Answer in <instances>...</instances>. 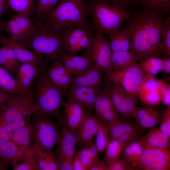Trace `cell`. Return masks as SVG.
I'll return each instance as SVG.
<instances>
[{
	"label": "cell",
	"instance_id": "cell-1",
	"mask_svg": "<svg viewBox=\"0 0 170 170\" xmlns=\"http://www.w3.org/2000/svg\"><path fill=\"white\" fill-rule=\"evenodd\" d=\"M166 17L146 8L133 12L126 27L131 36L129 51L144 56L161 57L159 46Z\"/></svg>",
	"mask_w": 170,
	"mask_h": 170
},
{
	"label": "cell",
	"instance_id": "cell-2",
	"mask_svg": "<svg viewBox=\"0 0 170 170\" xmlns=\"http://www.w3.org/2000/svg\"><path fill=\"white\" fill-rule=\"evenodd\" d=\"M88 1L63 0L47 12L36 17L44 24L58 30L76 26L92 31L91 23L88 18Z\"/></svg>",
	"mask_w": 170,
	"mask_h": 170
},
{
	"label": "cell",
	"instance_id": "cell-3",
	"mask_svg": "<svg viewBox=\"0 0 170 170\" xmlns=\"http://www.w3.org/2000/svg\"><path fill=\"white\" fill-rule=\"evenodd\" d=\"M35 30L31 37L22 42L39 59L51 62L59 59L64 52V30H58L46 24L39 18L32 17Z\"/></svg>",
	"mask_w": 170,
	"mask_h": 170
},
{
	"label": "cell",
	"instance_id": "cell-4",
	"mask_svg": "<svg viewBox=\"0 0 170 170\" xmlns=\"http://www.w3.org/2000/svg\"><path fill=\"white\" fill-rule=\"evenodd\" d=\"M89 16L93 31L108 36L120 30L133 12L127 8L111 4L102 0H89Z\"/></svg>",
	"mask_w": 170,
	"mask_h": 170
},
{
	"label": "cell",
	"instance_id": "cell-5",
	"mask_svg": "<svg viewBox=\"0 0 170 170\" xmlns=\"http://www.w3.org/2000/svg\"><path fill=\"white\" fill-rule=\"evenodd\" d=\"M32 89L12 95L0 112V119L14 131L29 124L33 115Z\"/></svg>",
	"mask_w": 170,
	"mask_h": 170
},
{
	"label": "cell",
	"instance_id": "cell-6",
	"mask_svg": "<svg viewBox=\"0 0 170 170\" xmlns=\"http://www.w3.org/2000/svg\"><path fill=\"white\" fill-rule=\"evenodd\" d=\"M46 71L40 74L34 93L33 115L57 117L62 107L65 93L50 81Z\"/></svg>",
	"mask_w": 170,
	"mask_h": 170
},
{
	"label": "cell",
	"instance_id": "cell-7",
	"mask_svg": "<svg viewBox=\"0 0 170 170\" xmlns=\"http://www.w3.org/2000/svg\"><path fill=\"white\" fill-rule=\"evenodd\" d=\"M33 144L51 151L59 144L60 131L56 122L49 116L33 115L30 123Z\"/></svg>",
	"mask_w": 170,
	"mask_h": 170
},
{
	"label": "cell",
	"instance_id": "cell-8",
	"mask_svg": "<svg viewBox=\"0 0 170 170\" xmlns=\"http://www.w3.org/2000/svg\"><path fill=\"white\" fill-rule=\"evenodd\" d=\"M143 77L139 64L136 62L125 68L112 71L110 73L105 74V79L120 86L138 99Z\"/></svg>",
	"mask_w": 170,
	"mask_h": 170
},
{
	"label": "cell",
	"instance_id": "cell-9",
	"mask_svg": "<svg viewBox=\"0 0 170 170\" xmlns=\"http://www.w3.org/2000/svg\"><path fill=\"white\" fill-rule=\"evenodd\" d=\"M142 146V154L138 161L132 166L134 170H170L169 149Z\"/></svg>",
	"mask_w": 170,
	"mask_h": 170
},
{
	"label": "cell",
	"instance_id": "cell-10",
	"mask_svg": "<svg viewBox=\"0 0 170 170\" xmlns=\"http://www.w3.org/2000/svg\"><path fill=\"white\" fill-rule=\"evenodd\" d=\"M1 27L10 38L22 42L27 40L35 30L32 18L19 13L10 15L9 20L3 22Z\"/></svg>",
	"mask_w": 170,
	"mask_h": 170
},
{
	"label": "cell",
	"instance_id": "cell-11",
	"mask_svg": "<svg viewBox=\"0 0 170 170\" xmlns=\"http://www.w3.org/2000/svg\"><path fill=\"white\" fill-rule=\"evenodd\" d=\"M102 85L109 92L113 103L123 118L133 117L137 107V99L128 94L120 86L105 79Z\"/></svg>",
	"mask_w": 170,
	"mask_h": 170
},
{
	"label": "cell",
	"instance_id": "cell-12",
	"mask_svg": "<svg viewBox=\"0 0 170 170\" xmlns=\"http://www.w3.org/2000/svg\"><path fill=\"white\" fill-rule=\"evenodd\" d=\"M110 138L117 140L123 148L143 136L145 129L129 118L122 117L107 125Z\"/></svg>",
	"mask_w": 170,
	"mask_h": 170
},
{
	"label": "cell",
	"instance_id": "cell-13",
	"mask_svg": "<svg viewBox=\"0 0 170 170\" xmlns=\"http://www.w3.org/2000/svg\"><path fill=\"white\" fill-rule=\"evenodd\" d=\"M91 48L93 64L105 74L111 73L112 52L107 37L101 34L95 33L92 35Z\"/></svg>",
	"mask_w": 170,
	"mask_h": 170
},
{
	"label": "cell",
	"instance_id": "cell-14",
	"mask_svg": "<svg viewBox=\"0 0 170 170\" xmlns=\"http://www.w3.org/2000/svg\"><path fill=\"white\" fill-rule=\"evenodd\" d=\"M94 109L95 116L107 125L122 118L115 106L109 92L102 85Z\"/></svg>",
	"mask_w": 170,
	"mask_h": 170
},
{
	"label": "cell",
	"instance_id": "cell-15",
	"mask_svg": "<svg viewBox=\"0 0 170 170\" xmlns=\"http://www.w3.org/2000/svg\"><path fill=\"white\" fill-rule=\"evenodd\" d=\"M0 29V45L10 48L14 52L20 63L30 62L42 66H47V61L39 59L28 49L22 42L13 40L6 36Z\"/></svg>",
	"mask_w": 170,
	"mask_h": 170
},
{
	"label": "cell",
	"instance_id": "cell-16",
	"mask_svg": "<svg viewBox=\"0 0 170 170\" xmlns=\"http://www.w3.org/2000/svg\"><path fill=\"white\" fill-rule=\"evenodd\" d=\"M59 60L73 76L79 74L93 65L91 43L85 49L82 56L63 52L60 55Z\"/></svg>",
	"mask_w": 170,
	"mask_h": 170
},
{
	"label": "cell",
	"instance_id": "cell-17",
	"mask_svg": "<svg viewBox=\"0 0 170 170\" xmlns=\"http://www.w3.org/2000/svg\"><path fill=\"white\" fill-rule=\"evenodd\" d=\"M101 86L71 87L66 94L90 112L94 109Z\"/></svg>",
	"mask_w": 170,
	"mask_h": 170
},
{
	"label": "cell",
	"instance_id": "cell-18",
	"mask_svg": "<svg viewBox=\"0 0 170 170\" xmlns=\"http://www.w3.org/2000/svg\"><path fill=\"white\" fill-rule=\"evenodd\" d=\"M46 74L50 81L66 94L71 87L73 76L59 59L52 62Z\"/></svg>",
	"mask_w": 170,
	"mask_h": 170
},
{
	"label": "cell",
	"instance_id": "cell-19",
	"mask_svg": "<svg viewBox=\"0 0 170 170\" xmlns=\"http://www.w3.org/2000/svg\"><path fill=\"white\" fill-rule=\"evenodd\" d=\"M100 121L93 116L89 111L86 110L84 118L75 132L78 142L83 148L86 147L92 141L93 137L98 130Z\"/></svg>",
	"mask_w": 170,
	"mask_h": 170
},
{
	"label": "cell",
	"instance_id": "cell-20",
	"mask_svg": "<svg viewBox=\"0 0 170 170\" xmlns=\"http://www.w3.org/2000/svg\"><path fill=\"white\" fill-rule=\"evenodd\" d=\"M62 107L63 108L64 122L75 132L82 123L87 110L70 97H68L66 101H63Z\"/></svg>",
	"mask_w": 170,
	"mask_h": 170
},
{
	"label": "cell",
	"instance_id": "cell-21",
	"mask_svg": "<svg viewBox=\"0 0 170 170\" xmlns=\"http://www.w3.org/2000/svg\"><path fill=\"white\" fill-rule=\"evenodd\" d=\"M47 66H42L30 62L22 63L16 71V78L20 86L25 90L32 89L37 76L46 71Z\"/></svg>",
	"mask_w": 170,
	"mask_h": 170
},
{
	"label": "cell",
	"instance_id": "cell-22",
	"mask_svg": "<svg viewBox=\"0 0 170 170\" xmlns=\"http://www.w3.org/2000/svg\"><path fill=\"white\" fill-rule=\"evenodd\" d=\"M162 114L153 106L145 105L137 107L133 117L135 123L140 127L146 129L155 127L160 123Z\"/></svg>",
	"mask_w": 170,
	"mask_h": 170
},
{
	"label": "cell",
	"instance_id": "cell-23",
	"mask_svg": "<svg viewBox=\"0 0 170 170\" xmlns=\"http://www.w3.org/2000/svg\"><path fill=\"white\" fill-rule=\"evenodd\" d=\"M103 73L100 69L93 64L82 73L74 76L71 87H101Z\"/></svg>",
	"mask_w": 170,
	"mask_h": 170
},
{
	"label": "cell",
	"instance_id": "cell-24",
	"mask_svg": "<svg viewBox=\"0 0 170 170\" xmlns=\"http://www.w3.org/2000/svg\"><path fill=\"white\" fill-rule=\"evenodd\" d=\"M60 133L59 155L73 159L78 142L77 135L75 132L64 122L62 125Z\"/></svg>",
	"mask_w": 170,
	"mask_h": 170
},
{
	"label": "cell",
	"instance_id": "cell-25",
	"mask_svg": "<svg viewBox=\"0 0 170 170\" xmlns=\"http://www.w3.org/2000/svg\"><path fill=\"white\" fill-rule=\"evenodd\" d=\"M139 140L143 145L169 149V137L160 128H153Z\"/></svg>",
	"mask_w": 170,
	"mask_h": 170
},
{
	"label": "cell",
	"instance_id": "cell-26",
	"mask_svg": "<svg viewBox=\"0 0 170 170\" xmlns=\"http://www.w3.org/2000/svg\"><path fill=\"white\" fill-rule=\"evenodd\" d=\"M144 57L129 50L112 52L110 63L112 71L127 68Z\"/></svg>",
	"mask_w": 170,
	"mask_h": 170
},
{
	"label": "cell",
	"instance_id": "cell-27",
	"mask_svg": "<svg viewBox=\"0 0 170 170\" xmlns=\"http://www.w3.org/2000/svg\"><path fill=\"white\" fill-rule=\"evenodd\" d=\"M89 32L92 31L78 27H71L65 29L63 37L64 53L69 54L80 40Z\"/></svg>",
	"mask_w": 170,
	"mask_h": 170
},
{
	"label": "cell",
	"instance_id": "cell-28",
	"mask_svg": "<svg viewBox=\"0 0 170 170\" xmlns=\"http://www.w3.org/2000/svg\"><path fill=\"white\" fill-rule=\"evenodd\" d=\"M32 149L40 170H58L56 159L52 151L33 144Z\"/></svg>",
	"mask_w": 170,
	"mask_h": 170
},
{
	"label": "cell",
	"instance_id": "cell-29",
	"mask_svg": "<svg viewBox=\"0 0 170 170\" xmlns=\"http://www.w3.org/2000/svg\"><path fill=\"white\" fill-rule=\"evenodd\" d=\"M109 43L112 52L129 51L131 45V36L126 27L109 36Z\"/></svg>",
	"mask_w": 170,
	"mask_h": 170
},
{
	"label": "cell",
	"instance_id": "cell-30",
	"mask_svg": "<svg viewBox=\"0 0 170 170\" xmlns=\"http://www.w3.org/2000/svg\"><path fill=\"white\" fill-rule=\"evenodd\" d=\"M23 154L31 150L33 144L31 138L30 124L14 131L10 139Z\"/></svg>",
	"mask_w": 170,
	"mask_h": 170
},
{
	"label": "cell",
	"instance_id": "cell-31",
	"mask_svg": "<svg viewBox=\"0 0 170 170\" xmlns=\"http://www.w3.org/2000/svg\"><path fill=\"white\" fill-rule=\"evenodd\" d=\"M23 154L11 140L0 142V159L8 165H11Z\"/></svg>",
	"mask_w": 170,
	"mask_h": 170
},
{
	"label": "cell",
	"instance_id": "cell-32",
	"mask_svg": "<svg viewBox=\"0 0 170 170\" xmlns=\"http://www.w3.org/2000/svg\"><path fill=\"white\" fill-rule=\"evenodd\" d=\"M20 63L14 52L10 48L2 46L0 48V66L11 74L15 73Z\"/></svg>",
	"mask_w": 170,
	"mask_h": 170
},
{
	"label": "cell",
	"instance_id": "cell-33",
	"mask_svg": "<svg viewBox=\"0 0 170 170\" xmlns=\"http://www.w3.org/2000/svg\"><path fill=\"white\" fill-rule=\"evenodd\" d=\"M0 87L12 95L26 90L8 71L0 66Z\"/></svg>",
	"mask_w": 170,
	"mask_h": 170
},
{
	"label": "cell",
	"instance_id": "cell-34",
	"mask_svg": "<svg viewBox=\"0 0 170 170\" xmlns=\"http://www.w3.org/2000/svg\"><path fill=\"white\" fill-rule=\"evenodd\" d=\"M139 61V65L143 75L154 76L162 71L163 59L159 57L146 56Z\"/></svg>",
	"mask_w": 170,
	"mask_h": 170
},
{
	"label": "cell",
	"instance_id": "cell-35",
	"mask_svg": "<svg viewBox=\"0 0 170 170\" xmlns=\"http://www.w3.org/2000/svg\"><path fill=\"white\" fill-rule=\"evenodd\" d=\"M11 165L14 170H40L32 148L20 157Z\"/></svg>",
	"mask_w": 170,
	"mask_h": 170
},
{
	"label": "cell",
	"instance_id": "cell-36",
	"mask_svg": "<svg viewBox=\"0 0 170 170\" xmlns=\"http://www.w3.org/2000/svg\"><path fill=\"white\" fill-rule=\"evenodd\" d=\"M10 9L14 12L33 15L35 12L36 0H7Z\"/></svg>",
	"mask_w": 170,
	"mask_h": 170
},
{
	"label": "cell",
	"instance_id": "cell-37",
	"mask_svg": "<svg viewBox=\"0 0 170 170\" xmlns=\"http://www.w3.org/2000/svg\"><path fill=\"white\" fill-rule=\"evenodd\" d=\"M143 151L139 140L133 141L123 148L122 152L124 157L132 166L140 158Z\"/></svg>",
	"mask_w": 170,
	"mask_h": 170
},
{
	"label": "cell",
	"instance_id": "cell-38",
	"mask_svg": "<svg viewBox=\"0 0 170 170\" xmlns=\"http://www.w3.org/2000/svg\"><path fill=\"white\" fill-rule=\"evenodd\" d=\"M141 8L157 11L168 16L170 14V0H140Z\"/></svg>",
	"mask_w": 170,
	"mask_h": 170
},
{
	"label": "cell",
	"instance_id": "cell-39",
	"mask_svg": "<svg viewBox=\"0 0 170 170\" xmlns=\"http://www.w3.org/2000/svg\"><path fill=\"white\" fill-rule=\"evenodd\" d=\"M123 147L117 140L110 137L105 148V164L108 166L116 161Z\"/></svg>",
	"mask_w": 170,
	"mask_h": 170
},
{
	"label": "cell",
	"instance_id": "cell-40",
	"mask_svg": "<svg viewBox=\"0 0 170 170\" xmlns=\"http://www.w3.org/2000/svg\"><path fill=\"white\" fill-rule=\"evenodd\" d=\"M159 48L161 55L166 59L170 58V17H166Z\"/></svg>",
	"mask_w": 170,
	"mask_h": 170
},
{
	"label": "cell",
	"instance_id": "cell-41",
	"mask_svg": "<svg viewBox=\"0 0 170 170\" xmlns=\"http://www.w3.org/2000/svg\"><path fill=\"white\" fill-rule=\"evenodd\" d=\"M95 144L99 153L105 149L110 139L108 125L100 121L99 127L96 134Z\"/></svg>",
	"mask_w": 170,
	"mask_h": 170
},
{
	"label": "cell",
	"instance_id": "cell-42",
	"mask_svg": "<svg viewBox=\"0 0 170 170\" xmlns=\"http://www.w3.org/2000/svg\"><path fill=\"white\" fill-rule=\"evenodd\" d=\"M141 101L145 105L153 106L160 104L161 99L159 92L140 88L138 94Z\"/></svg>",
	"mask_w": 170,
	"mask_h": 170
},
{
	"label": "cell",
	"instance_id": "cell-43",
	"mask_svg": "<svg viewBox=\"0 0 170 170\" xmlns=\"http://www.w3.org/2000/svg\"><path fill=\"white\" fill-rule=\"evenodd\" d=\"M63 0H36L33 16L38 17L54 8Z\"/></svg>",
	"mask_w": 170,
	"mask_h": 170
},
{
	"label": "cell",
	"instance_id": "cell-44",
	"mask_svg": "<svg viewBox=\"0 0 170 170\" xmlns=\"http://www.w3.org/2000/svg\"><path fill=\"white\" fill-rule=\"evenodd\" d=\"M160 83V80L156 79L154 76L148 75H144L140 88L159 92Z\"/></svg>",
	"mask_w": 170,
	"mask_h": 170
},
{
	"label": "cell",
	"instance_id": "cell-45",
	"mask_svg": "<svg viewBox=\"0 0 170 170\" xmlns=\"http://www.w3.org/2000/svg\"><path fill=\"white\" fill-rule=\"evenodd\" d=\"M111 4L134 11L139 4L140 0H102Z\"/></svg>",
	"mask_w": 170,
	"mask_h": 170
},
{
	"label": "cell",
	"instance_id": "cell-46",
	"mask_svg": "<svg viewBox=\"0 0 170 170\" xmlns=\"http://www.w3.org/2000/svg\"><path fill=\"white\" fill-rule=\"evenodd\" d=\"M159 93L161 101L163 105L170 106V85L160 80Z\"/></svg>",
	"mask_w": 170,
	"mask_h": 170
},
{
	"label": "cell",
	"instance_id": "cell-47",
	"mask_svg": "<svg viewBox=\"0 0 170 170\" xmlns=\"http://www.w3.org/2000/svg\"><path fill=\"white\" fill-rule=\"evenodd\" d=\"M92 37L91 32L85 35L68 54L76 55L82 50H85L91 42Z\"/></svg>",
	"mask_w": 170,
	"mask_h": 170
},
{
	"label": "cell",
	"instance_id": "cell-48",
	"mask_svg": "<svg viewBox=\"0 0 170 170\" xmlns=\"http://www.w3.org/2000/svg\"><path fill=\"white\" fill-rule=\"evenodd\" d=\"M77 152L85 170H88L94 161L87 147H84Z\"/></svg>",
	"mask_w": 170,
	"mask_h": 170
},
{
	"label": "cell",
	"instance_id": "cell-49",
	"mask_svg": "<svg viewBox=\"0 0 170 170\" xmlns=\"http://www.w3.org/2000/svg\"><path fill=\"white\" fill-rule=\"evenodd\" d=\"M160 129L163 133L170 136V106L162 114L160 121Z\"/></svg>",
	"mask_w": 170,
	"mask_h": 170
},
{
	"label": "cell",
	"instance_id": "cell-50",
	"mask_svg": "<svg viewBox=\"0 0 170 170\" xmlns=\"http://www.w3.org/2000/svg\"><path fill=\"white\" fill-rule=\"evenodd\" d=\"M108 170H133V167L123 157L107 166Z\"/></svg>",
	"mask_w": 170,
	"mask_h": 170
},
{
	"label": "cell",
	"instance_id": "cell-51",
	"mask_svg": "<svg viewBox=\"0 0 170 170\" xmlns=\"http://www.w3.org/2000/svg\"><path fill=\"white\" fill-rule=\"evenodd\" d=\"M14 131L0 119V142L10 140Z\"/></svg>",
	"mask_w": 170,
	"mask_h": 170
},
{
	"label": "cell",
	"instance_id": "cell-52",
	"mask_svg": "<svg viewBox=\"0 0 170 170\" xmlns=\"http://www.w3.org/2000/svg\"><path fill=\"white\" fill-rule=\"evenodd\" d=\"M72 160L73 159L59 155L56 159L58 170H73Z\"/></svg>",
	"mask_w": 170,
	"mask_h": 170
},
{
	"label": "cell",
	"instance_id": "cell-53",
	"mask_svg": "<svg viewBox=\"0 0 170 170\" xmlns=\"http://www.w3.org/2000/svg\"><path fill=\"white\" fill-rule=\"evenodd\" d=\"M12 95L0 87V111Z\"/></svg>",
	"mask_w": 170,
	"mask_h": 170
},
{
	"label": "cell",
	"instance_id": "cell-54",
	"mask_svg": "<svg viewBox=\"0 0 170 170\" xmlns=\"http://www.w3.org/2000/svg\"><path fill=\"white\" fill-rule=\"evenodd\" d=\"M86 147H87L94 161V162L100 160L99 155V152L95 143L92 141Z\"/></svg>",
	"mask_w": 170,
	"mask_h": 170
},
{
	"label": "cell",
	"instance_id": "cell-55",
	"mask_svg": "<svg viewBox=\"0 0 170 170\" xmlns=\"http://www.w3.org/2000/svg\"><path fill=\"white\" fill-rule=\"evenodd\" d=\"M72 164L73 170H86L77 152L73 158Z\"/></svg>",
	"mask_w": 170,
	"mask_h": 170
},
{
	"label": "cell",
	"instance_id": "cell-56",
	"mask_svg": "<svg viewBox=\"0 0 170 170\" xmlns=\"http://www.w3.org/2000/svg\"><path fill=\"white\" fill-rule=\"evenodd\" d=\"M89 170H108L107 165L100 160L94 162L89 167Z\"/></svg>",
	"mask_w": 170,
	"mask_h": 170
},
{
	"label": "cell",
	"instance_id": "cell-57",
	"mask_svg": "<svg viewBox=\"0 0 170 170\" xmlns=\"http://www.w3.org/2000/svg\"><path fill=\"white\" fill-rule=\"evenodd\" d=\"M10 9L7 0H0V19L8 14Z\"/></svg>",
	"mask_w": 170,
	"mask_h": 170
},
{
	"label": "cell",
	"instance_id": "cell-58",
	"mask_svg": "<svg viewBox=\"0 0 170 170\" xmlns=\"http://www.w3.org/2000/svg\"><path fill=\"white\" fill-rule=\"evenodd\" d=\"M162 71L167 74L170 73V58L163 59Z\"/></svg>",
	"mask_w": 170,
	"mask_h": 170
},
{
	"label": "cell",
	"instance_id": "cell-59",
	"mask_svg": "<svg viewBox=\"0 0 170 170\" xmlns=\"http://www.w3.org/2000/svg\"><path fill=\"white\" fill-rule=\"evenodd\" d=\"M8 164L0 159V170L7 169Z\"/></svg>",
	"mask_w": 170,
	"mask_h": 170
}]
</instances>
